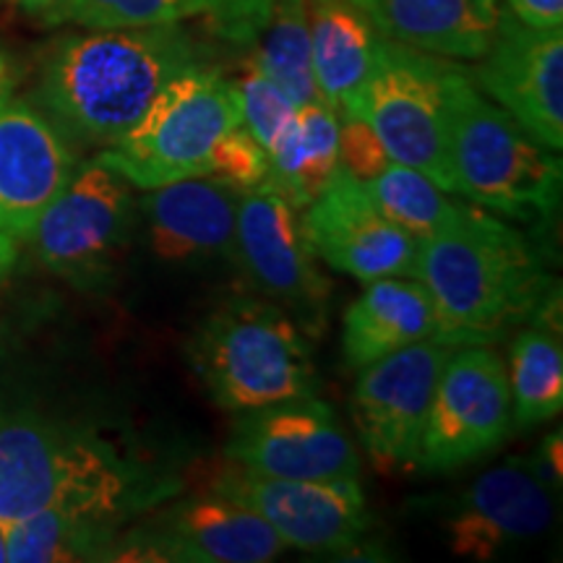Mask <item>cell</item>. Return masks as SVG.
Here are the masks:
<instances>
[{
  "instance_id": "obj_38",
  "label": "cell",
  "mask_w": 563,
  "mask_h": 563,
  "mask_svg": "<svg viewBox=\"0 0 563 563\" xmlns=\"http://www.w3.org/2000/svg\"><path fill=\"white\" fill-rule=\"evenodd\" d=\"M9 97V87H0V100H5Z\"/></svg>"
},
{
  "instance_id": "obj_5",
  "label": "cell",
  "mask_w": 563,
  "mask_h": 563,
  "mask_svg": "<svg viewBox=\"0 0 563 563\" xmlns=\"http://www.w3.org/2000/svg\"><path fill=\"white\" fill-rule=\"evenodd\" d=\"M211 402L249 412L319 391L313 347L282 306L232 298L203 319L186 347Z\"/></svg>"
},
{
  "instance_id": "obj_22",
  "label": "cell",
  "mask_w": 563,
  "mask_h": 563,
  "mask_svg": "<svg viewBox=\"0 0 563 563\" xmlns=\"http://www.w3.org/2000/svg\"><path fill=\"white\" fill-rule=\"evenodd\" d=\"M308 30L316 89L340 118L347 115L368 79L382 34L352 0H308Z\"/></svg>"
},
{
  "instance_id": "obj_19",
  "label": "cell",
  "mask_w": 563,
  "mask_h": 563,
  "mask_svg": "<svg viewBox=\"0 0 563 563\" xmlns=\"http://www.w3.org/2000/svg\"><path fill=\"white\" fill-rule=\"evenodd\" d=\"M150 249L165 264H203L235 258L238 194L224 183L196 175L152 188L141 201Z\"/></svg>"
},
{
  "instance_id": "obj_20",
  "label": "cell",
  "mask_w": 563,
  "mask_h": 563,
  "mask_svg": "<svg viewBox=\"0 0 563 563\" xmlns=\"http://www.w3.org/2000/svg\"><path fill=\"white\" fill-rule=\"evenodd\" d=\"M378 34L439 58L477 60L496 32L501 0H352Z\"/></svg>"
},
{
  "instance_id": "obj_7",
  "label": "cell",
  "mask_w": 563,
  "mask_h": 563,
  "mask_svg": "<svg viewBox=\"0 0 563 563\" xmlns=\"http://www.w3.org/2000/svg\"><path fill=\"white\" fill-rule=\"evenodd\" d=\"M449 58L378 37L363 89L347 115L363 118L382 139L391 162L428 175L452 194L446 157ZM344 118V115H342Z\"/></svg>"
},
{
  "instance_id": "obj_17",
  "label": "cell",
  "mask_w": 563,
  "mask_h": 563,
  "mask_svg": "<svg viewBox=\"0 0 563 563\" xmlns=\"http://www.w3.org/2000/svg\"><path fill=\"white\" fill-rule=\"evenodd\" d=\"M553 485L530 456H514L464 488L446 514L449 551L475 561L527 543L553 522Z\"/></svg>"
},
{
  "instance_id": "obj_24",
  "label": "cell",
  "mask_w": 563,
  "mask_h": 563,
  "mask_svg": "<svg viewBox=\"0 0 563 563\" xmlns=\"http://www.w3.org/2000/svg\"><path fill=\"white\" fill-rule=\"evenodd\" d=\"M511 412L514 426L534 428L553 420L563 407L561 327L532 321L511 342Z\"/></svg>"
},
{
  "instance_id": "obj_16",
  "label": "cell",
  "mask_w": 563,
  "mask_h": 563,
  "mask_svg": "<svg viewBox=\"0 0 563 563\" xmlns=\"http://www.w3.org/2000/svg\"><path fill=\"white\" fill-rule=\"evenodd\" d=\"M302 228L316 258L361 282L415 277L418 269L420 243L386 220L363 183L342 167L306 207Z\"/></svg>"
},
{
  "instance_id": "obj_2",
  "label": "cell",
  "mask_w": 563,
  "mask_h": 563,
  "mask_svg": "<svg viewBox=\"0 0 563 563\" xmlns=\"http://www.w3.org/2000/svg\"><path fill=\"white\" fill-rule=\"evenodd\" d=\"M180 481L144 464L102 435L66 428L40 415L0 418V522L42 509L100 519H125L178 496Z\"/></svg>"
},
{
  "instance_id": "obj_30",
  "label": "cell",
  "mask_w": 563,
  "mask_h": 563,
  "mask_svg": "<svg viewBox=\"0 0 563 563\" xmlns=\"http://www.w3.org/2000/svg\"><path fill=\"white\" fill-rule=\"evenodd\" d=\"M238 95H241L243 125L262 141L264 150L269 152V146L274 144V139L279 136V131L290 123L298 104H295L290 97L264 74V70H258L253 60L245 63L241 81H238Z\"/></svg>"
},
{
  "instance_id": "obj_26",
  "label": "cell",
  "mask_w": 563,
  "mask_h": 563,
  "mask_svg": "<svg viewBox=\"0 0 563 563\" xmlns=\"http://www.w3.org/2000/svg\"><path fill=\"white\" fill-rule=\"evenodd\" d=\"M363 188L386 220L418 243L449 220L456 203L428 175L402 162H391L376 178L365 180Z\"/></svg>"
},
{
  "instance_id": "obj_6",
  "label": "cell",
  "mask_w": 563,
  "mask_h": 563,
  "mask_svg": "<svg viewBox=\"0 0 563 563\" xmlns=\"http://www.w3.org/2000/svg\"><path fill=\"white\" fill-rule=\"evenodd\" d=\"M241 123L238 84L199 63L173 76L123 139L102 150L97 159L131 186L152 191L209 175L217 141Z\"/></svg>"
},
{
  "instance_id": "obj_35",
  "label": "cell",
  "mask_w": 563,
  "mask_h": 563,
  "mask_svg": "<svg viewBox=\"0 0 563 563\" xmlns=\"http://www.w3.org/2000/svg\"><path fill=\"white\" fill-rule=\"evenodd\" d=\"M16 256H19L16 238H11L9 232L0 230V285H3L5 279H9L11 269H13V266H16Z\"/></svg>"
},
{
  "instance_id": "obj_27",
  "label": "cell",
  "mask_w": 563,
  "mask_h": 563,
  "mask_svg": "<svg viewBox=\"0 0 563 563\" xmlns=\"http://www.w3.org/2000/svg\"><path fill=\"white\" fill-rule=\"evenodd\" d=\"M295 131H298L300 170L295 183L292 207L306 209L329 180L334 178L340 159H336V141H340V112L327 100H313L295 110Z\"/></svg>"
},
{
  "instance_id": "obj_29",
  "label": "cell",
  "mask_w": 563,
  "mask_h": 563,
  "mask_svg": "<svg viewBox=\"0 0 563 563\" xmlns=\"http://www.w3.org/2000/svg\"><path fill=\"white\" fill-rule=\"evenodd\" d=\"M209 178L224 183L238 196L253 191L272 178L269 152L243 123L235 125L217 141L209 159Z\"/></svg>"
},
{
  "instance_id": "obj_25",
  "label": "cell",
  "mask_w": 563,
  "mask_h": 563,
  "mask_svg": "<svg viewBox=\"0 0 563 563\" xmlns=\"http://www.w3.org/2000/svg\"><path fill=\"white\" fill-rule=\"evenodd\" d=\"M256 40L258 51L251 60L298 108L306 102L321 100L313 79L308 0H274L272 16Z\"/></svg>"
},
{
  "instance_id": "obj_33",
  "label": "cell",
  "mask_w": 563,
  "mask_h": 563,
  "mask_svg": "<svg viewBox=\"0 0 563 563\" xmlns=\"http://www.w3.org/2000/svg\"><path fill=\"white\" fill-rule=\"evenodd\" d=\"M504 9L532 30H561L563 0H504Z\"/></svg>"
},
{
  "instance_id": "obj_28",
  "label": "cell",
  "mask_w": 563,
  "mask_h": 563,
  "mask_svg": "<svg viewBox=\"0 0 563 563\" xmlns=\"http://www.w3.org/2000/svg\"><path fill=\"white\" fill-rule=\"evenodd\" d=\"M191 0H60L53 24L81 30H141L191 19Z\"/></svg>"
},
{
  "instance_id": "obj_13",
  "label": "cell",
  "mask_w": 563,
  "mask_h": 563,
  "mask_svg": "<svg viewBox=\"0 0 563 563\" xmlns=\"http://www.w3.org/2000/svg\"><path fill=\"white\" fill-rule=\"evenodd\" d=\"M152 511L136 530L118 534L110 561L266 563L287 548L266 519L217 490L170 498Z\"/></svg>"
},
{
  "instance_id": "obj_21",
  "label": "cell",
  "mask_w": 563,
  "mask_h": 563,
  "mask_svg": "<svg viewBox=\"0 0 563 563\" xmlns=\"http://www.w3.org/2000/svg\"><path fill=\"white\" fill-rule=\"evenodd\" d=\"M435 336L433 300L415 277L365 282L342 323V357L350 371L382 361L391 352Z\"/></svg>"
},
{
  "instance_id": "obj_23",
  "label": "cell",
  "mask_w": 563,
  "mask_h": 563,
  "mask_svg": "<svg viewBox=\"0 0 563 563\" xmlns=\"http://www.w3.org/2000/svg\"><path fill=\"white\" fill-rule=\"evenodd\" d=\"M118 534H121L118 525L76 517L58 509H42L19 522L5 525V561H110Z\"/></svg>"
},
{
  "instance_id": "obj_9",
  "label": "cell",
  "mask_w": 563,
  "mask_h": 563,
  "mask_svg": "<svg viewBox=\"0 0 563 563\" xmlns=\"http://www.w3.org/2000/svg\"><path fill=\"white\" fill-rule=\"evenodd\" d=\"M509 371L485 344L452 350L435 384L415 470L449 475L485 460L511 435Z\"/></svg>"
},
{
  "instance_id": "obj_18",
  "label": "cell",
  "mask_w": 563,
  "mask_h": 563,
  "mask_svg": "<svg viewBox=\"0 0 563 563\" xmlns=\"http://www.w3.org/2000/svg\"><path fill=\"white\" fill-rule=\"evenodd\" d=\"M76 167V152L53 118L11 95L0 100V230L30 241Z\"/></svg>"
},
{
  "instance_id": "obj_10",
  "label": "cell",
  "mask_w": 563,
  "mask_h": 563,
  "mask_svg": "<svg viewBox=\"0 0 563 563\" xmlns=\"http://www.w3.org/2000/svg\"><path fill=\"white\" fill-rule=\"evenodd\" d=\"M298 211L272 180L238 196L235 258L302 332L319 336L329 321L332 285L316 264Z\"/></svg>"
},
{
  "instance_id": "obj_32",
  "label": "cell",
  "mask_w": 563,
  "mask_h": 563,
  "mask_svg": "<svg viewBox=\"0 0 563 563\" xmlns=\"http://www.w3.org/2000/svg\"><path fill=\"white\" fill-rule=\"evenodd\" d=\"M336 159L344 173H350L355 180L376 178L384 167L391 165L389 152L382 144V139L363 118L344 115L340 118V141H336Z\"/></svg>"
},
{
  "instance_id": "obj_15",
  "label": "cell",
  "mask_w": 563,
  "mask_h": 563,
  "mask_svg": "<svg viewBox=\"0 0 563 563\" xmlns=\"http://www.w3.org/2000/svg\"><path fill=\"white\" fill-rule=\"evenodd\" d=\"M477 63L475 87L548 150L563 146V32L532 30L498 11L496 32Z\"/></svg>"
},
{
  "instance_id": "obj_8",
  "label": "cell",
  "mask_w": 563,
  "mask_h": 563,
  "mask_svg": "<svg viewBox=\"0 0 563 563\" xmlns=\"http://www.w3.org/2000/svg\"><path fill=\"white\" fill-rule=\"evenodd\" d=\"M131 228V183L100 159H91L76 167L58 199L42 211L30 241L45 269L95 290L115 272Z\"/></svg>"
},
{
  "instance_id": "obj_31",
  "label": "cell",
  "mask_w": 563,
  "mask_h": 563,
  "mask_svg": "<svg viewBox=\"0 0 563 563\" xmlns=\"http://www.w3.org/2000/svg\"><path fill=\"white\" fill-rule=\"evenodd\" d=\"M191 9L220 40L251 45L269 21L274 0H191Z\"/></svg>"
},
{
  "instance_id": "obj_37",
  "label": "cell",
  "mask_w": 563,
  "mask_h": 563,
  "mask_svg": "<svg viewBox=\"0 0 563 563\" xmlns=\"http://www.w3.org/2000/svg\"><path fill=\"white\" fill-rule=\"evenodd\" d=\"M5 561V525L0 522V563Z\"/></svg>"
},
{
  "instance_id": "obj_36",
  "label": "cell",
  "mask_w": 563,
  "mask_h": 563,
  "mask_svg": "<svg viewBox=\"0 0 563 563\" xmlns=\"http://www.w3.org/2000/svg\"><path fill=\"white\" fill-rule=\"evenodd\" d=\"M0 87H9V60L0 53Z\"/></svg>"
},
{
  "instance_id": "obj_1",
  "label": "cell",
  "mask_w": 563,
  "mask_h": 563,
  "mask_svg": "<svg viewBox=\"0 0 563 563\" xmlns=\"http://www.w3.org/2000/svg\"><path fill=\"white\" fill-rule=\"evenodd\" d=\"M415 279L433 300L435 336L454 347L504 340L559 298L530 238L473 201L420 241Z\"/></svg>"
},
{
  "instance_id": "obj_11",
  "label": "cell",
  "mask_w": 563,
  "mask_h": 563,
  "mask_svg": "<svg viewBox=\"0 0 563 563\" xmlns=\"http://www.w3.org/2000/svg\"><path fill=\"white\" fill-rule=\"evenodd\" d=\"M266 519L287 548L306 553H344L363 543L371 517L357 477L290 481L251 473L228 462L207 485Z\"/></svg>"
},
{
  "instance_id": "obj_34",
  "label": "cell",
  "mask_w": 563,
  "mask_h": 563,
  "mask_svg": "<svg viewBox=\"0 0 563 563\" xmlns=\"http://www.w3.org/2000/svg\"><path fill=\"white\" fill-rule=\"evenodd\" d=\"M11 5H16L19 11L30 13V16H37L45 21V24H53L55 11H58L60 0H9Z\"/></svg>"
},
{
  "instance_id": "obj_14",
  "label": "cell",
  "mask_w": 563,
  "mask_h": 563,
  "mask_svg": "<svg viewBox=\"0 0 563 563\" xmlns=\"http://www.w3.org/2000/svg\"><path fill=\"white\" fill-rule=\"evenodd\" d=\"M238 415L224 454L251 473L290 481L361 475L355 443L316 394Z\"/></svg>"
},
{
  "instance_id": "obj_4",
  "label": "cell",
  "mask_w": 563,
  "mask_h": 563,
  "mask_svg": "<svg viewBox=\"0 0 563 563\" xmlns=\"http://www.w3.org/2000/svg\"><path fill=\"white\" fill-rule=\"evenodd\" d=\"M446 157L452 194L525 224L553 222L563 162L490 102L470 70L449 63Z\"/></svg>"
},
{
  "instance_id": "obj_12",
  "label": "cell",
  "mask_w": 563,
  "mask_h": 563,
  "mask_svg": "<svg viewBox=\"0 0 563 563\" xmlns=\"http://www.w3.org/2000/svg\"><path fill=\"white\" fill-rule=\"evenodd\" d=\"M452 350L454 344L431 336L357 371L352 422L378 473L415 470L435 384Z\"/></svg>"
},
{
  "instance_id": "obj_3",
  "label": "cell",
  "mask_w": 563,
  "mask_h": 563,
  "mask_svg": "<svg viewBox=\"0 0 563 563\" xmlns=\"http://www.w3.org/2000/svg\"><path fill=\"white\" fill-rule=\"evenodd\" d=\"M199 63V45L180 24L87 30L55 42L42 66L40 100L68 139L108 150L173 76Z\"/></svg>"
}]
</instances>
